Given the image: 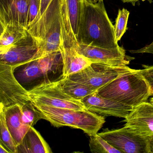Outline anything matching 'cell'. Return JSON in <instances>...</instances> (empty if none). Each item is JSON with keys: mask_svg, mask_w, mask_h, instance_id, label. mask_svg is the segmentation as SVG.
<instances>
[{"mask_svg": "<svg viewBox=\"0 0 153 153\" xmlns=\"http://www.w3.org/2000/svg\"><path fill=\"white\" fill-rule=\"evenodd\" d=\"M77 40L79 44L106 49L119 47L103 1L92 5L81 0Z\"/></svg>", "mask_w": 153, "mask_h": 153, "instance_id": "6da1fadb", "label": "cell"}, {"mask_svg": "<svg viewBox=\"0 0 153 153\" xmlns=\"http://www.w3.org/2000/svg\"><path fill=\"white\" fill-rule=\"evenodd\" d=\"M61 11L62 0H52L40 18L27 28L38 45L35 60L60 51Z\"/></svg>", "mask_w": 153, "mask_h": 153, "instance_id": "7a4b0ae2", "label": "cell"}, {"mask_svg": "<svg viewBox=\"0 0 153 153\" xmlns=\"http://www.w3.org/2000/svg\"><path fill=\"white\" fill-rule=\"evenodd\" d=\"M97 91L103 97L134 108L151 96L149 85L137 70L120 76Z\"/></svg>", "mask_w": 153, "mask_h": 153, "instance_id": "3957f363", "label": "cell"}, {"mask_svg": "<svg viewBox=\"0 0 153 153\" xmlns=\"http://www.w3.org/2000/svg\"><path fill=\"white\" fill-rule=\"evenodd\" d=\"M32 103L40 113L42 119L48 121L54 127L69 126L79 129L89 137L97 133L105 123L103 116L87 109L71 110Z\"/></svg>", "mask_w": 153, "mask_h": 153, "instance_id": "277c9868", "label": "cell"}, {"mask_svg": "<svg viewBox=\"0 0 153 153\" xmlns=\"http://www.w3.org/2000/svg\"><path fill=\"white\" fill-rule=\"evenodd\" d=\"M32 102L56 108L85 110L81 100H77L62 91L55 81L45 82L27 90Z\"/></svg>", "mask_w": 153, "mask_h": 153, "instance_id": "5b68a950", "label": "cell"}, {"mask_svg": "<svg viewBox=\"0 0 153 153\" xmlns=\"http://www.w3.org/2000/svg\"><path fill=\"white\" fill-rule=\"evenodd\" d=\"M134 70L127 66H113L93 62L84 69L68 77L96 91L120 76Z\"/></svg>", "mask_w": 153, "mask_h": 153, "instance_id": "8992f818", "label": "cell"}, {"mask_svg": "<svg viewBox=\"0 0 153 153\" xmlns=\"http://www.w3.org/2000/svg\"><path fill=\"white\" fill-rule=\"evenodd\" d=\"M98 134L121 153H150V137L137 135L125 126L112 130L106 129Z\"/></svg>", "mask_w": 153, "mask_h": 153, "instance_id": "52a82bcc", "label": "cell"}, {"mask_svg": "<svg viewBox=\"0 0 153 153\" xmlns=\"http://www.w3.org/2000/svg\"><path fill=\"white\" fill-rule=\"evenodd\" d=\"M38 51L37 42L28 32L25 38L0 50V63L16 69L35 60Z\"/></svg>", "mask_w": 153, "mask_h": 153, "instance_id": "ba28073f", "label": "cell"}, {"mask_svg": "<svg viewBox=\"0 0 153 153\" xmlns=\"http://www.w3.org/2000/svg\"><path fill=\"white\" fill-rule=\"evenodd\" d=\"M78 45L77 41L66 30L62 22L60 51L63 64V76H69L77 73L92 63L79 53L77 50Z\"/></svg>", "mask_w": 153, "mask_h": 153, "instance_id": "9c48e42d", "label": "cell"}, {"mask_svg": "<svg viewBox=\"0 0 153 153\" xmlns=\"http://www.w3.org/2000/svg\"><path fill=\"white\" fill-rule=\"evenodd\" d=\"M79 54L96 63L113 66H127L132 60L126 55L124 49L119 46L117 48L106 49L92 45L79 44L77 46Z\"/></svg>", "mask_w": 153, "mask_h": 153, "instance_id": "30bf717a", "label": "cell"}, {"mask_svg": "<svg viewBox=\"0 0 153 153\" xmlns=\"http://www.w3.org/2000/svg\"><path fill=\"white\" fill-rule=\"evenodd\" d=\"M81 101L87 110L103 116H112L125 119L134 108L103 97L99 95L97 91L87 96Z\"/></svg>", "mask_w": 153, "mask_h": 153, "instance_id": "8fae6325", "label": "cell"}, {"mask_svg": "<svg viewBox=\"0 0 153 153\" xmlns=\"http://www.w3.org/2000/svg\"><path fill=\"white\" fill-rule=\"evenodd\" d=\"M123 121L125 127L137 135L153 136V104L146 102L134 107Z\"/></svg>", "mask_w": 153, "mask_h": 153, "instance_id": "7c38bea8", "label": "cell"}, {"mask_svg": "<svg viewBox=\"0 0 153 153\" xmlns=\"http://www.w3.org/2000/svg\"><path fill=\"white\" fill-rule=\"evenodd\" d=\"M28 0H0V24L17 23L27 28Z\"/></svg>", "mask_w": 153, "mask_h": 153, "instance_id": "4fadbf2b", "label": "cell"}, {"mask_svg": "<svg viewBox=\"0 0 153 153\" xmlns=\"http://www.w3.org/2000/svg\"><path fill=\"white\" fill-rule=\"evenodd\" d=\"M0 108H2L5 113L7 125L17 146L31 127L23 123L21 107L19 105L7 107L0 105Z\"/></svg>", "mask_w": 153, "mask_h": 153, "instance_id": "5bb4252c", "label": "cell"}, {"mask_svg": "<svg viewBox=\"0 0 153 153\" xmlns=\"http://www.w3.org/2000/svg\"><path fill=\"white\" fill-rule=\"evenodd\" d=\"M17 153H52L48 143L33 127H31L17 146Z\"/></svg>", "mask_w": 153, "mask_h": 153, "instance_id": "9a60e30c", "label": "cell"}, {"mask_svg": "<svg viewBox=\"0 0 153 153\" xmlns=\"http://www.w3.org/2000/svg\"><path fill=\"white\" fill-rule=\"evenodd\" d=\"M81 2V0H62V22L67 31L73 32L76 40Z\"/></svg>", "mask_w": 153, "mask_h": 153, "instance_id": "2e32d148", "label": "cell"}, {"mask_svg": "<svg viewBox=\"0 0 153 153\" xmlns=\"http://www.w3.org/2000/svg\"><path fill=\"white\" fill-rule=\"evenodd\" d=\"M27 27L17 23H9L1 26L0 50L17 42L27 36Z\"/></svg>", "mask_w": 153, "mask_h": 153, "instance_id": "e0dca14e", "label": "cell"}, {"mask_svg": "<svg viewBox=\"0 0 153 153\" xmlns=\"http://www.w3.org/2000/svg\"><path fill=\"white\" fill-rule=\"evenodd\" d=\"M55 82L62 91L77 100H81L96 91L88 86L73 80L68 76H63Z\"/></svg>", "mask_w": 153, "mask_h": 153, "instance_id": "ac0fdd59", "label": "cell"}, {"mask_svg": "<svg viewBox=\"0 0 153 153\" xmlns=\"http://www.w3.org/2000/svg\"><path fill=\"white\" fill-rule=\"evenodd\" d=\"M0 144L5 146L10 153H17L16 144L8 128L5 113L1 108H0Z\"/></svg>", "mask_w": 153, "mask_h": 153, "instance_id": "d6986e66", "label": "cell"}, {"mask_svg": "<svg viewBox=\"0 0 153 153\" xmlns=\"http://www.w3.org/2000/svg\"><path fill=\"white\" fill-rule=\"evenodd\" d=\"M89 146L92 153H121L99 136L98 133L90 136Z\"/></svg>", "mask_w": 153, "mask_h": 153, "instance_id": "ffe728a7", "label": "cell"}, {"mask_svg": "<svg viewBox=\"0 0 153 153\" xmlns=\"http://www.w3.org/2000/svg\"><path fill=\"white\" fill-rule=\"evenodd\" d=\"M22 120L25 125L33 127L39 120L42 119L40 113L36 110L32 102L21 107Z\"/></svg>", "mask_w": 153, "mask_h": 153, "instance_id": "44dd1931", "label": "cell"}, {"mask_svg": "<svg viewBox=\"0 0 153 153\" xmlns=\"http://www.w3.org/2000/svg\"><path fill=\"white\" fill-rule=\"evenodd\" d=\"M129 12L123 8L119 10L114 25L115 38L117 42L121 39L127 30V24L129 16Z\"/></svg>", "mask_w": 153, "mask_h": 153, "instance_id": "7402d4cb", "label": "cell"}, {"mask_svg": "<svg viewBox=\"0 0 153 153\" xmlns=\"http://www.w3.org/2000/svg\"><path fill=\"white\" fill-rule=\"evenodd\" d=\"M41 6L40 0H28V16L27 29L34 22L40 11Z\"/></svg>", "mask_w": 153, "mask_h": 153, "instance_id": "603a6c76", "label": "cell"}, {"mask_svg": "<svg viewBox=\"0 0 153 153\" xmlns=\"http://www.w3.org/2000/svg\"><path fill=\"white\" fill-rule=\"evenodd\" d=\"M144 69L138 70L140 73L145 78L150 87L151 96L153 97V66L142 65Z\"/></svg>", "mask_w": 153, "mask_h": 153, "instance_id": "cb8c5ba5", "label": "cell"}, {"mask_svg": "<svg viewBox=\"0 0 153 153\" xmlns=\"http://www.w3.org/2000/svg\"><path fill=\"white\" fill-rule=\"evenodd\" d=\"M40 1H41V6H40L39 14H38V16H37V17L36 19L34 22L33 23V24L36 22L40 18V17L42 16V15L43 14L44 12L47 9V7L50 5V3L52 1V0H40Z\"/></svg>", "mask_w": 153, "mask_h": 153, "instance_id": "d4e9b609", "label": "cell"}, {"mask_svg": "<svg viewBox=\"0 0 153 153\" xmlns=\"http://www.w3.org/2000/svg\"><path fill=\"white\" fill-rule=\"evenodd\" d=\"M131 53H149L153 54V42L150 44L145 46L143 48L137 50L130 51Z\"/></svg>", "mask_w": 153, "mask_h": 153, "instance_id": "484cf974", "label": "cell"}, {"mask_svg": "<svg viewBox=\"0 0 153 153\" xmlns=\"http://www.w3.org/2000/svg\"><path fill=\"white\" fill-rule=\"evenodd\" d=\"M0 153H10L5 146L0 144Z\"/></svg>", "mask_w": 153, "mask_h": 153, "instance_id": "4316f807", "label": "cell"}, {"mask_svg": "<svg viewBox=\"0 0 153 153\" xmlns=\"http://www.w3.org/2000/svg\"><path fill=\"white\" fill-rule=\"evenodd\" d=\"M85 1L88 3L92 5H95L99 2L103 1V0H85Z\"/></svg>", "mask_w": 153, "mask_h": 153, "instance_id": "83f0119b", "label": "cell"}, {"mask_svg": "<svg viewBox=\"0 0 153 153\" xmlns=\"http://www.w3.org/2000/svg\"><path fill=\"white\" fill-rule=\"evenodd\" d=\"M140 0H122V1L124 3H131L132 4H134L137 1H139ZM142 1H145V0H142ZM148 1H150L151 0H147Z\"/></svg>", "mask_w": 153, "mask_h": 153, "instance_id": "f1b7e54d", "label": "cell"}, {"mask_svg": "<svg viewBox=\"0 0 153 153\" xmlns=\"http://www.w3.org/2000/svg\"><path fill=\"white\" fill-rule=\"evenodd\" d=\"M150 153H153V136L150 137Z\"/></svg>", "mask_w": 153, "mask_h": 153, "instance_id": "f546056e", "label": "cell"}, {"mask_svg": "<svg viewBox=\"0 0 153 153\" xmlns=\"http://www.w3.org/2000/svg\"><path fill=\"white\" fill-rule=\"evenodd\" d=\"M150 102L151 103L153 104V97H152V98H151V99H150Z\"/></svg>", "mask_w": 153, "mask_h": 153, "instance_id": "4dcf8cb0", "label": "cell"}]
</instances>
